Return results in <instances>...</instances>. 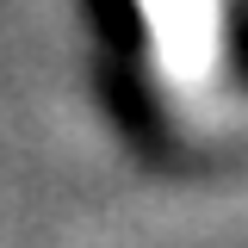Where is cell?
<instances>
[{
    "mask_svg": "<svg viewBox=\"0 0 248 248\" xmlns=\"http://www.w3.org/2000/svg\"><path fill=\"white\" fill-rule=\"evenodd\" d=\"M137 56L168 106L205 118L242 112L248 93V6L242 0H124Z\"/></svg>",
    "mask_w": 248,
    "mask_h": 248,
    "instance_id": "cell-1",
    "label": "cell"
}]
</instances>
